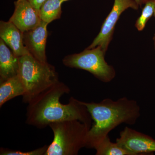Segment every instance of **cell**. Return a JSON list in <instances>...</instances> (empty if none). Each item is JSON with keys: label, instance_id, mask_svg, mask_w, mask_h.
Listing matches in <instances>:
<instances>
[{"label": "cell", "instance_id": "cell-1", "mask_svg": "<svg viewBox=\"0 0 155 155\" xmlns=\"http://www.w3.org/2000/svg\"><path fill=\"white\" fill-rule=\"evenodd\" d=\"M70 92L67 84L59 81L38 95L28 104L26 124L43 129L54 122L78 120L91 127L93 120L83 101L72 97L66 104L60 101Z\"/></svg>", "mask_w": 155, "mask_h": 155}, {"label": "cell", "instance_id": "cell-2", "mask_svg": "<svg viewBox=\"0 0 155 155\" xmlns=\"http://www.w3.org/2000/svg\"><path fill=\"white\" fill-rule=\"evenodd\" d=\"M93 121L87 135L86 148L94 146L121 124L134 125L140 116L138 103L126 97L117 101L104 99L100 102L83 101Z\"/></svg>", "mask_w": 155, "mask_h": 155}, {"label": "cell", "instance_id": "cell-3", "mask_svg": "<svg viewBox=\"0 0 155 155\" xmlns=\"http://www.w3.org/2000/svg\"><path fill=\"white\" fill-rule=\"evenodd\" d=\"M18 75L25 87L22 102L28 104L31 100L59 80L54 66L42 63L30 54L19 58Z\"/></svg>", "mask_w": 155, "mask_h": 155}, {"label": "cell", "instance_id": "cell-4", "mask_svg": "<svg viewBox=\"0 0 155 155\" xmlns=\"http://www.w3.org/2000/svg\"><path fill=\"white\" fill-rule=\"evenodd\" d=\"M54 139L45 155H77L86 147L91 127L78 120L54 122L49 125Z\"/></svg>", "mask_w": 155, "mask_h": 155}, {"label": "cell", "instance_id": "cell-5", "mask_svg": "<svg viewBox=\"0 0 155 155\" xmlns=\"http://www.w3.org/2000/svg\"><path fill=\"white\" fill-rule=\"evenodd\" d=\"M105 54L101 46L87 48L80 53L66 56L63 63L69 68L87 71L102 82L109 83L115 78L116 72L114 67L106 62Z\"/></svg>", "mask_w": 155, "mask_h": 155}, {"label": "cell", "instance_id": "cell-6", "mask_svg": "<svg viewBox=\"0 0 155 155\" xmlns=\"http://www.w3.org/2000/svg\"><path fill=\"white\" fill-rule=\"evenodd\" d=\"M139 8V6L134 0H114L112 10L104 21L99 33L87 48L101 46L106 52L113 38L115 26L121 14L127 9L137 10Z\"/></svg>", "mask_w": 155, "mask_h": 155}, {"label": "cell", "instance_id": "cell-7", "mask_svg": "<svg viewBox=\"0 0 155 155\" xmlns=\"http://www.w3.org/2000/svg\"><path fill=\"white\" fill-rule=\"evenodd\" d=\"M116 142L131 155H151L155 152V140L150 136L125 127Z\"/></svg>", "mask_w": 155, "mask_h": 155}, {"label": "cell", "instance_id": "cell-8", "mask_svg": "<svg viewBox=\"0 0 155 155\" xmlns=\"http://www.w3.org/2000/svg\"><path fill=\"white\" fill-rule=\"evenodd\" d=\"M48 24L41 20L33 29L22 32L23 43L29 54L42 63L48 62L45 50Z\"/></svg>", "mask_w": 155, "mask_h": 155}, {"label": "cell", "instance_id": "cell-9", "mask_svg": "<svg viewBox=\"0 0 155 155\" xmlns=\"http://www.w3.org/2000/svg\"><path fill=\"white\" fill-rule=\"evenodd\" d=\"M14 5V13L9 21L22 32L33 29L40 22L38 10L27 0H17Z\"/></svg>", "mask_w": 155, "mask_h": 155}, {"label": "cell", "instance_id": "cell-10", "mask_svg": "<svg viewBox=\"0 0 155 155\" xmlns=\"http://www.w3.org/2000/svg\"><path fill=\"white\" fill-rule=\"evenodd\" d=\"M0 37L18 58L30 54L23 43L22 32L10 21H1Z\"/></svg>", "mask_w": 155, "mask_h": 155}, {"label": "cell", "instance_id": "cell-11", "mask_svg": "<svg viewBox=\"0 0 155 155\" xmlns=\"http://www.w3.org/2000/svg\"><path fill=\"white\" fill-rule=\"evenodd\" d=\"M19 58L0 39V82L18 75Z\"/></svg>", "mask_w": 155, "mask_h": 155}, {"label": "cell", "instance_id": "cell-12", "mask_svg": "<svg viewBox=\"0 0 155 155\" xmlns=\"http://www.w3.org/2000/svg\"><path fill=\"white\" fill-rule=\"evenodd\" d=\"M25 92V87L18 75L0 82V107L16 97L22 96Z\"/></svg>", "mask_w": 155, "mask_h": 155}, {"label": "cell", "instance_id": "cell-13", "mask_svg": "<svg viewBox=\"0 0 155 155\" xmlns=\"http://www.w3.org/2000/svg\"><path fill=\"white\" fill-rule=\"evenodd\" d=\"M62 0H47L39 10V15L42 21L48 23L61 17Z\"/></svg>", "mask_w": 155, "mask_h": 155}, {"label": "cell", "instance_id": "cell-14", "mask_svg": "<svg viewBox=\"0 0 155 155\" xmlns=\"http://www.w3.org/2000/svg\"><path fill=\"white\" fill-rule=\"evenodd\" d=\"M93 149L96 151V155H131L116 142H112L109 135L98 142Z\"/></svg>", "mask_w": 155, "mask_h": 155}, {"label": "cell", "instance_id": "cell-15", "mask_svg": "<svg viewBox=\"0 0 155 155\" xmlns=\"http://www.w3.org/2000/svg\"><path fill=\"white\" fill-rule=\"evenodd\" d=\"M155 6V0H148L142 9L141 15L135 23V27L139 31L143 30L147 22L154 14Z\"/></svg>", "mask_w": 155, "mask_h": 155}, {"label": "cell", "instance_id": "cell-16", "mask_svg": "<svg viewBox=\"0 0 155 155\" xmlns=\"http://www.w3.org/2000/svg\"><path fill=\"white\" fill-rule=\"evenodd\" d=\"M48 146L45 145L38 148L29 151L24 152L6 148L0 149L1 155H45Z\"/></svg>", "mask_w": 155, "mask_h": 155}, {"label": "cell", "instance_id": "cell-17", "mask_svg": "<svg viewBox=\"0 0 155 155\" xmlns=\"http://www.w3.org/2000/svg\"><path fill=\"white\" fill-rule=\"evenodd\" d=\"M38 10H39L42 5L47 0H27Z\"/></svg>", "mask_w": 155, "mask_h": 155}, {"label": "cell", "instance_id": "cell-18", "mask_svg": "<svg viewBox=\"0 0 155 155\" xmlns=\"http://www.w3.org/2000/svg\"><path fill=\"white\" fill-rule=\"evenodd\" d=\"M138 4L139 7H141L143 5H144L148 0H134Z\"/></svg>", "mask_w": 155, "mask_h": 155}, {"label": "cell", "instance_id": "cell-19", "mask_svg": "<svg viewBox=\"0 0 155 155\" xmlns=\"http://www.w3.org/2000/svg\"><path fill=\"white\" fill-rule=\"evenodd\" d=\"M153 40L154 41V48L155 51V34L154 35L153 38Z\"/></svg>", "mask_w": 155, "mask_h": 155}, {"label": "cell", "instance_id": "cell-20", "mask_svg": "<svg viewBox=\"0 0 155 155\" xmlns=\"http://www.w3.org/2000/svg\"><path fill=\"white\" fill-rule=\"evenodd\" d=\"M153 15H154V17H155V6L154 12Z\"/></svg>", "mask_w": 155, "mask_h": 155}, {"label": "cell", "instance_id": "cell-21", "mask_svg": "<svg viewBox=\"0 0 155 155\" xmlns=\"http://www.w3.org/2000/svg\"><path fill=\"white\" fill-rule=\"evenodd\" d=\"M62 1H63V2H66V1H69V0H62Z\"/></svg>", "mask_w": 155, "mask_h": 155}]
</instances>
